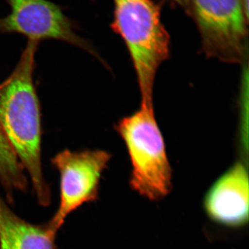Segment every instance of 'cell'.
I'll list each match as a JSON object with an SVG mask.
<instances>
[{
	"label": "cell",
	"instance_id": "6da1fadb",
	"mask_svg": "<svg viewBox=\"0 0 249 249\" xmlns=\"http://www.w3.org/2000/svg\"><path fill=\"white\" fill-rule=\"evenodd\" d=\"M39 43L27 41L17 65L0 83V127L32 183L39 204L50 202L42 165V121L34 84Z\"/></svg>",
	"mask_w": 249,
	"mask_h": 249
},
{
	"label": "cell",
	"instance_id": "7a4b0ae2",
	"mask_svg": "<svg viewBox=\"0 0 249 249\" xmlns=\"http://www.w3.org/2000/svg\"><path fill=\"white\" fill-rule=\"evenodd\" d=\"M113 27L121 36L133 63L142 104L153 106L159 68L170 54V40L151 0H114Z\"/></svg>",
	"mask_w": 249,
	"mask_h": 249
},
{
	"label": "cell",
	"instance_id": "3957f363",
	"mask_svg": "<svg viewBox=\"0 0 249 249\" xmlns=\"http://www.w3.org/2000/svg\"><path fill=\"white\" fill-rule=\"evenodd\" d=\"M116 130L130 159L131 188L148 200L164 199L173 188V170L153 106L142 105L139 110L118 123Z\"/></svg>",
	"mask_w": 249,
	"mask_h": 249
},
{
	"label": "cell",
	"instance_id": "277c9868",
	"mask_svg": "<svg viewBox=\"0 0 249 249\" xmlns=\"http://www.w3.org/2000/svg\"><path fill=\"white\" fill-rule=\"evenodd\" d=\"M105 150L58 152L52 162L60 175V199L49 226L58 232L69 216L80 206L97 199L103 172L110 160Z\"/></svg>",
	"mask_w": 249,
	"mask_h": 249
},
{
	"label": "cell",
	"instance_id": "5b68a950",
	"mask_svg": "<svg viewBox=\"0 0 249 249\" xmlns=\"http://www.w3.org/2000/svg\"><path fill=\"white\" fill-rule=\"evenodd\" d=\"M193 2L206 53L222 61H242L248 18L243 0H193Z\"/></svg>",
	"mask_w": 249,
	"mask_h": 249
},
{
	"label": "cell",
	"instance_id": "8992f818",
	"mask_svg": "<svg viewBox=\"0 0 249 249\" xmlns=\"http://www.w3.org/2000/svg\"><path fill=\"white\" fill-rule=\"evenodd\" d=\"M10 14L0 18V33L25 36L40 43L45 40L61 41L96 55L92 47L80 37L73 23L61 9L47 0H6Z\"/></svg>",
	"mask_w": 249,
	"mask_h": 249
},
{
	"label": "cell",
	"instance_id": "52a82bcc",
	"mask_svg": "<svg viewBox=\"0 0 249 249\" xmlns=\"http://www.w3.org/2000/svg\"><path fill=\"white\" fill-rule=\"evenodd\" d=\"M204 211L216 224L240 229L249 222V174L243 162L231 167L205 195Z\"/></svg>",
	"mask_w": 249,
	"mask_h": 249
},
{
	"label": "cell",
	"instance_id": "ba28073f",
	"mask_svg": "<svg viewBox=\"0 0 249 249\" xmlns=\"http://www.w3.org/2000/svg\"><path fill=\"white\" fill-rule=\"evenodd\" d=\"M0 232L11 249H56L57 231L49 224L35 225L14 213L0 196Z\"/></svg>",
	"mask_w": 249,
	"mask_h": 249
},
{
	"label": "cell",
	"instance_id": "9c48e42d",
	"mask_svg": "<svg viewBox=\"0 0 249 249\" xmlns=\"http://www.w3.org/2000/svg\"><path fill=\"white\" fill-rule=\"evenodd\" d=\"M0 181L9 194L27 187L25 172L0 127Z\"/></svg>",
	"mask_w": 249,
	"mask_h": 249
},
{
	"label": "cell",
	"instance_id": "30bf717a",
	"mask_svg": "<svg viewBox=\"0 0 249 249\" xmlns=\"http://www.w3.org/2000/svg\"><path fill=\"white\" fill-rule=\"evenodd\" d=\"M0 249H11L6 242H0Z\"/></svg>",
	"mask_w": 249,
	"mask_h": 249
}]
</instances>
